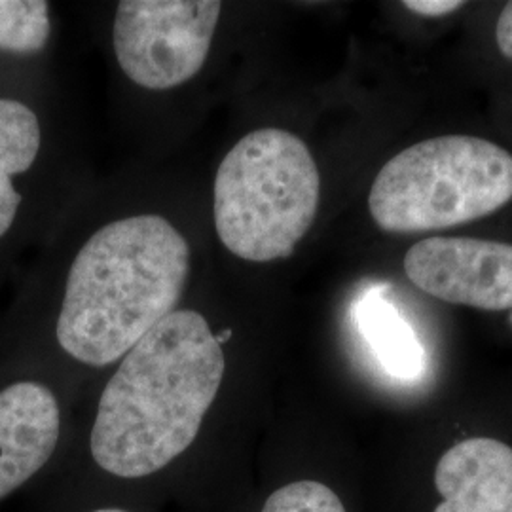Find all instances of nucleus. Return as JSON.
I'll use <instances>...</instances> for the list:
<instances>
[{"instance_id": "f257e3e1", "label": "nucleus", "mask_w": 512, "mask_h": 512, "mask_svg": "<svg viewBox=\"0 0 512 512\" xmlns=\"http://www.w3.org/2000/svg\"><path fill=\"white\" fill-rule=\"evenodd\" d=\"M224 351L198 311L175 310L129 349L97 406L90 448L110 475L143 478L196 440L219 395Z\"/></svg>"}, {"instance_id": "f03ea898", "label": "nucleus", "mask_w": 512, "mask_h": 512, "mask_svg": "<svg viewBox=\"0 0 512 512\" xmlns=\"http://www.w3.org/2000/svg\"><path fill=\"white\" fill-rule=\"evenodd\" d=\"M190 247L169 220L139 215L97 230L78 251L55 336L73 359L107 366L175 311Z\"/></svg>"}, {"instance_id": "7ed1b4c3", "label": "nucleus", "mask_w": 512, "mask_h": 512, "mask_svg": "<svg viewBox=\"0 0 512 512\" xmlns=\"http://www.w3.org/2000/svg\"><path fill=\"white\" fill-rule=\"evenodd\" d=\"M319 196L321 177L306 143L285 129H256L220 162L217 234L243 260L287 258L308 234Z\"/></svg>"}, {"instance_id": "20e7f679", "label": "nucleus", "mask_w": 512, "mask_h": 512, "mask_svg": "<svg viewBox=\"0 0 512 512\" xmlns=\"http://www.w3.org/2000/svg\"><path fill=\"white\" fill-rule=\"evenodd\" d=\"M512 200V154L471 135L404 148L376 175L368 209L389 234H416L484 219Z\"/></svg>"}, {"instance_id": "39448f33", "label": "nucleus", "mask_w": 512, "mask_h": 512, "mask_svg": "<svg viewBox=\"0 0 512 512\" xmlns=\"http://www.w3.org/2000/svg\"><path fill=\"white\" fill-rule=\"evenodd\" d=\"M220 10L217 0H122L112 31L122 71L147 90L188 82L207 61Z\"/></svg>"}, {"instance_id": "423d86ee", "label": "nucleus", "mask_w": 512, "mask_h": 512, "mask_svg": "<svg viewBox=\"0 0 512 512\" xmlns=\"http://www.w3.org/2000/svg\"><path fill=\"white\" fill-rule=\"evenodd\" d=\"M404 274L448 304L512 310V245L476 238H427L408 249Z\"/></svg>"}, {"instance_id": "0eeeda50", "label": "nucleus", "mask_w": 512, "mask_h": 512, "mask_svg": "<svg viewBox=\"0 0 512 512\" xmlns=\"http://www.w3.org/2000/svg\"><path fill=\"white\" fill-rule=\"evenodd\" d=\"M59 433V404L46 385L16 382L0 389V501L44 469Z\"/></svg>"}, {"instance_id": "6e6552de", "label": "nucleus", "mask_w": 512, "mask_h": 512, "mask_svg": "<svg viewBox=\"0 0 512 512\" xmlns=\"http://www.w3.org/2000/svg\"><path fill=\"white\" fill-rule=\"evenodd\" d=\"M433 512H512V448L492 437L450 446L435 467Z\"/></svg>"}, {"instance_id": "1a4fd4ad", "label": "nucleus", "mask_w": 512, "mask_h": 512, "mask_svg": "<svg viewBox=\"0 0 512 512\" xmlns=\"http://www.w3.org/2000/svg\"><path fill=\"white\" fill-rule=\"evenodd\" d=\"M359 329L385 370L401 380H414L425 370V349L399 310L382 294H366L357 306Z\"/></svg>"}, {"instance_id": "9d476101", "label": "nucleus", "mask_w": 512, "mask_h": 512, "mask_svg": "<svg viewBox=\"0 0 512 512\" xmlns=\"http://www.w3.org/2000/svg\"><path fill=\"white\" fill-rule=\"evenodd\" d=\"M40 150L37 114L14 99H0V238L12 228L21 194L12 179L31 169Z\"/></svg>"}, {"instance_id": "9b49d317", "label": "nucleus", "mask_w": 512, "mask_h": 512, "mask_svg": "<svg viewBox=\"0 0 512 512\" xmlns=\"http://www.w3.org/2000/svg\"><path fill=\"white\" fill-rule=\"evenodd\" d=\"M52 33L50 6L44 0H0V50L37 54Z\"/></svg>"}, {"instance_id": "f8f14e48", "label": "nucleus", "mask_w": 512, "mask_h": 512, "mask_svg": "<svg viewBox=\"0 0 512 512\" xmlns=\"http://www.w3.org/2000/svg\"><path fill=\"white\" fill-rule=\"evenodd\" d=\"M262 512H346L342 499L327 484L296 480L270 495Z\"/></svg>"}, {"instance_id": "ddd939ff", "label": "nucleus", "mask_w": 512, "mask_h": 512, "mask_svg": "<svg viewBox=\"0 0 512 512\" xmlns=\"http://www.w3.org/2000/svg\"><path fill=\"white\" fill-rule=\"evenodd\" d=\"M404 8L420 14V16H427V18H440L446 14H452L459 8L465 6V2L461 0H406L403 2Z\"/></svg>"}, {"instance_id": "4468645a", "label": "nucleus", "mask_w": 512, "mask_h": 512, "mask_svg": "<svg viewBox=\"0 0 512 512\" xmlns=\"http://www.w3.org/2000/svg\"><path fill=\"white\" fill-rule=\"evenodd\" d=\"M495 40L501 54L512 61V2L505 4L495 25Z\"/></svg>"}, {"instance_id": "2eb2a0df", "label": "nucleus", "mask_w": 512, "mask_h": 512, "mask_svg": "<svg viewBox=\"0 0 512 512\" xmlns=\"http://www.w3.org/2000/svg\"><path fill=\"white\" fill-rule=\"evenodd\" d=\"M230 336H232V330H224L222 334H219V336H217V340H219L220 346H222L224 342H228V338H230Z\"/></svg>"}, {"instance_id": "dca6fc26", "label": "nucleus", "mask_w": 512, "mask_h": 512, "mask_svg": "<svg viewBox=\"0 0 512 512\" xmlns=\"http://www.w3.org/2000/svg\"><path fill=\"white\" fill-rule=\"evenodd\" d=\"M93 512H129V511H124V509H99V511H93Z\"/></svg>"}, {"instance_id": "f3484780", "label": "nucleus", "mask_w": 512, "mask_h": 512, "mask_svg": "<svg viewBox=\"0 0 512 512\" xmlns=\"http://www.w3.org/2000/svg\"><path fill=\"white\" fill-rule=\"evenodd\" d=\"M509 321H511V325H512V313H511V319H509Z\"/></svg>"}]
</instances>
